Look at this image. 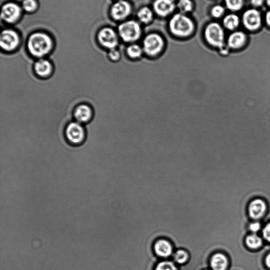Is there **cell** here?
I'll list each match as a JSON object with an SVG mask.
<instances>
[{
	"mask_svg": "<svg viewBox=\"0 0 270 270\" xmlns=\"http://www.w3.org/2000/svg\"><path fill=\"white\" fill-rule=\"evenodd\" d=\"M53 48L52 39L49 34L44 32H34L27 39V50L34 57L42 58L49 54Z\"/></svg>",
	"mask_w": 270,
	"mask_h": 270,
	"instance_id": "6da1fadb",
	"label": "cell"
},
{
	"mask_svg": "<svg viewBox=\"0 0 270 270\" xmlns=\"http://www.w3.org/2000/svg\"><path fill=\"white\" fill-rule=\"evenodd\" d=\"M170 31L179 37H187L194 31L195 24L189 16L179 13L174 14L169 22Z\"/></svg>",
	"mask_w": 270,
	"mask_h": 270,
	"instance_id": "7a4b0ae2",
	"label": "cell"
},
{
	"mask_svg": "<svg viewBox=\"0 0 270 270\" xmlns=\"http://www.w3.org/2000/svg\"><path fill=\"white\" fill-rule=\"evenodd\" d=\"M118 29L120 38L128 43L137 41L142 34L140 24L134 20H129L121 23Z\"/></svg>",
	"mask_w": 270,
	"mask_h": 270,
	"instance_id": "3957f363",
	"label": "cell"
},
{
	"mask_svg": "<svg viewBox=\"0 0 270 270\" xmlns=\"http://www.w3.org/2000/svg\"><path fill=\"white\" fill-rule=\"evenodd\" d=\"M204 36L208 43L214 47L222 49L224 46L225 32L219 23H209L205 29Z\"/></svg>",
	"mask_w": 270,
	"mask_h": 270,
	"instance_id": "277c9868",
	"label": "cell"
},
{
	"mask_svg": "<svg viewBox=\"0 0 270 270\" xmlns=\"http://www.w3.org/2000/svg\"><path fill=\"white\" fill-rule=\"evenodd\" d=\"M165 42L162 37L157 33L147 35L143 40L144 52L149 57H156L164 48Z\"/></svg>",
	"mask_w": 270,
	"mask_h": 270,
	"instance_id": "5b68a950",
	"label": "cell"
},
{
	"mask_svg": "<svg viewBox=\"0 0 270 270\" xmlns=\"http://www.w3.org/2000/svg\"><path fill=\"white\" fill-rule=\"evenodd\" d=\"M19 34L15 30L7 29L3 30L0 35V46L6 52H11L17 49L20 44Z\"/></svg>",
	"mask_w": 270,
	"mask_h": 270,
	"instance_id": "8992f818",
	"label": "cell"
},
{
	"mask_svg": "<svg viewBox=\"0 0 270 270\" xmlns=\"http://www.w3.org/2000/svg\"><path fill=\"white\" fill-rule=\"evenodd\" d=\"M22 8L14 2H7L2 7L1 19L5 23L14 24L20 19L22 14Z\"/></svg>",
	"mask_w": 270,
	"mask_h": 270,
	"instance_id": "52a82bcc",
	"label": "cell"
},
{
	"mask_svg": "<svg viewBox=\"0 0 270 270\" xmlns=\"http://www.w3.org/2000/svg\"><path fill=\"white\" fill-rule=\"evenodd\" d=\"M97 39L102 47L111 50L118 45V36L116 32L109 27L101 29L98 33Z\"/></svg>",
	"mask_w": 270,
	"mask_h": 270,
	"instance_id": "ba28073f",
	"label": "cell"
},
{
	"mask_svg": "<svg viewBox=\"0 0 270 270\" xmlns=\"http://www.w3.org/2000/svg\"><path fill=\"white\" fill-rule=\"evenodd\" d=\"M66 136L69 142L76 145L80 144L85 137V129L78 122L69 123L66 129Z\"/></svg>",
	"mask_w": 270,
	"mask_h": 270,
	"instance_id": "9c48e42d",
	"label": "cell"
},
{
	"mask_svg": "<svg viewBox=\"0 0 270 270\" xmlns=\"http://www.w3.org/2000/svg\"><path fill=\"white\" fill-rule=\"evenodd\" d=\"M132 12V5L125 0H118L111 7L110 15L116 21H122Z\"/></svg>",
	"mask_w": 270,
	"mask_h": 270,
	"instance_id": "30bf717a",
	"label": "cell"
},
{
	"mask_svg": "<svg viewBox=\"0 0 270 270\" xmlns=\"http://www.w3.org/2000/svg\"><path fill=\"white\" fill-rule=\"evenodd\" d=\"M153 249L155 255L163 259H168L174 254V246L172 242L167 239H159L155 241Z\"/></svg>",
	"mask_w": 270,
	"mask_h": 270,
	"instance_id": "8fae6325",
	"label": "cell"
},
{
	"mask_svg": "<svg viewBox=\"0 0 270 270\" xmlns=\"http://www.w3.org/2000/svg\"><path fill=\"white\" fill-rule=\"evenodd\" d=\"M242 20L245 27L251 31L257 30L262 24L260 13L255 9H251L245 12Z\"/></svg>",
	"mask_w": 270,
	"mask_h": 270,
	"instance_id": "7c38bea8",
	"label": "cell"
},
{
	"mask_svg": "<svg viewBox=\"0 0 270 270\" xmlns=\"http://www.w3.org/2000/svg\"><path fill=\"white\" fill-rule=\"evenodd\" d=\"M153 7L158 15L166 17L174 12L176 5L173 0H155Z\"/></svg>",
	"mask_w": 270,
	"mask_h": 270,
	"instance_id": "4fadbf2b",
	"label": "cell"
},
{
	"mask_svg": "<svg viewBox=\"0 0 270 270\" xmlns=\"http://www.w3.org/2000/svg\"><path fill=\"white\" fill-rule=\"evenodd\" d=\"M34 70L37 76L41 78H46L51 75L53 67L49 60L41 58L34 63Z\"/></svg>",
	"mask_w": 270,
	"mask_h": 270,
	"instance_id": "5bb4252c",
	"label": "cell"
},
{
	"mask_svg": "<svg viewBox=\"0 0 270 270\" xmlns=\"http://www.w3.org/2000/svg\"><path fill=\"white\" fill-rule=\"evenodd\" d=\"M93 114L91 108L87 105L81 104L78 106L74 111V117L77 122L85 124L89 122Z\"/></svg>",
	"mask_w": 270,
	"mask_h": 270,
	"instance_id": "9a60e30c",
	"label": "cell"
},
{
	"mask_svg": "<svg viewBox=\"0 0 270 270\" xmlns=\"http://www.w3.org/2000/svg\"><path fill=\"white\" fill-rule=\"evenodd\" d=\"M229 260L227 257L220 253L211 257L210 269L211 270H228Z\"/></svg>",
	"mask_w": 270,
	"mask_h": 270,
	"instance_id": "2e32d148",
	"label": "cell"
},
{
	"mask_svg": "<svg viewBox=\"0 0 270 270\" xmlns=\"http://www.w3.org/2000/svg\"><path fill=\"white\" fill-rule=\"evenodd\" d=\"M266 209V205L263 201L255 200L250 204L249 210L250 216L253 219H259L263 217Z\"/></svg>",
	"mask_w": 270,
	"mask_h": 270,
	"instance_id": "e0dca14e",
	"label": "cell"
},
{
	"mask_svg": "<svg viewBox=\"0 0 270 270\" xmlns=\"http://www.w3.org/2000/svg\"><path fill=\"white\" fill-rule=\"evenodd\" d=\"M246 41V35L242 32L232 33L228 39V45L230 48L238 49L242 47Z\"/></svg>",
	"mask_w": 270,
	"mask_h": 270,
	"instance_id": "ac0fdd59",
	"label": "cell"
},
{
	"mask_svg": "<svg viewBox=\"0 0 270 270\" xmlns=\"http://www.w3.org/2000/svg\"><path fill=\"white\" fill-rule=\"evenodd\" d=\"M173 258L176 265L183 266L189 262L190 255L187 250L179 249L173 254Z\"/></svg>",
	"mask_w": 270,
	"mask_h": 270,
	"instance_id": "d6986e66",
	"label": "cell"
},
{
	"mask_svg": "<svg viewBox=\"0 0 270 270\" xmlns=\"http://www.w3.org/2000/svg\"><path fill=\"white\" fill-rule=\"evenodd\" d=\"M137 15L139 20L143 23L147 24L153 20V13L148 7L144 6L141 8Z\"/></svg>",
	"mask_w": 270,
	"mask_h": 270,
	"instance_id": "ffe728a7",
	"label": "cell"
},
{
	"mask_svg": "<svg viewBox=\"0 0 270 270\" xmlns=\"http://www.w3.org/2000/svg\"><path fill=\"white\" fill-rule=\"evenodd\" d=\"M223 25L229 30H234L239 26L240 19L236 14H229L227 15L223 19Z\"/></svg>",
	"mask_w": 270,
	"mask_h": 270,
	"instance_id": "44dd1931",
	"label": "cell"
},
{
	"mask_svg": "<svg viewBox=\"0 0 270 270\" xmlns=\"http://www.w3.org/2000/svg\"><path fill=\"white\" fill-rule=\"evenodd\" d=\"M144 52L143 49L136 44H133L128 46L126 50V53L128 56L132 59H138L140 58Z\"/></svg>",
	"mask_w": 270,
	"mask_h": 270,
	"instance_id": "7402d4cb",
	"label": "cell"
},
{
	"mask_svg": "<svg viewBox=\"0 0 270 270\" xmlns=\"http://www.w3.org/2000/svg\"><path fill=\"white\" fill-rule=\"evenodd\" d=\"M21 7L26 13H33L38 10L39 3L37 0H23Z\"/></svg>",
	"mask_w": 270,
	"mask_h": 270,
	"instance_id": "603a6c76",
	"label": "cell"
},
{
	"mask_svg": "<svg viewBox=\"0 0 270 270\" xmlns=\"http://www.w3.org/2000/svg\"><path fill=\"white\" fill-rule=\"evenodd\" d=\"M155 270H180L179 266L172 261L162 260L158 263L155 268Z\"/></svg>",
	"mask_w": 270,
	"mask_h": 270,
	"instance_id": "cb8c5ba5",
	"label": "cell"
},
{
	"mask_svg": "<svg viewBox=\"0 0 270 270\" xmlns=\"http://www.w3.org/2000/svg\"><path fill=\"white\" fill-rule=\"evenodd\" d=\"M177 6L180 13L184 14L191 12L194 8L193 3L191 0H179Z\"/></svg>",
	"mask_w": 270,
	"mask_h": 270,
	"instance_id": "d4e9b609",
	"label": "cell"
},
{
	"mask_svg": "<svg viewBox=\"0 0 270 270\" xmlns=\"http://www.w3.org/2000/svg\"><path fill=\"white\" fill-rule=\"evenodd\" d=\"M247 246L252 249H257L263 244L262 239L257 235H253L248 236L246 239Z\"/></svg>",
	"mask_w": 270,
	"mask_h": 270,
	"instance_id": "484cf974",
	"label": "cell"
},
{
	"mask_svg": "<svg viewBox=\"0 0 270 270\" xmlns=\"http://www.w3.org/2000/svg\"><path fill=\"white\" fill-rule=\"evenodd\" d=\"M225 3L230 10L237 11L243 6L244 0H225Z\"/></svg>",
	"mask_w": 270,
	"mask_h": 270,
	"instance_id": "4316f807",
	"label": "cell"
},
{
	"mask_svg": "<svg viewBox=\"0 0 270 270\" xmlns=\"http://www.w3.org/2000/svg\"><path fill=\"white\" fill-rule=\"evenodd\" d=\"M225 12V9L220 5H217L211 9V14L215 18H220Z\"/></svg>",
	"mask_w": 270,
	"mask_h": 270,
	"instance_id": "83f0119b",
	"label": "cell"
},
{
	"mask_svg": "<svg viewBox=\"0 0 270 270\" xmlns=\"http://www.w3.org/2000/svg\"><path fill=\"white\" fill-rule=\"evenodd\" d=\"M108 56L111 61L116 62L120 60L121 54L119 51L115 48L109 50Z\"/></svg>",
	"mask_w": 270,
	"mask_h": 270,
	"instance_id": "f1b7e54d",
	"label": "cell"
},
{
	"mask_svg": "<svg viewBox=\"0 0 270 270\" xmlns=\"http://www.w3.org/2000/svg\"><path fill=\"white\" fill-rule=\"evenodd\" d=\"M263 235L265 239L268 241L270 242V223L264 228Z\"/></svg>",
	"mask_w": 270,
	"mask_h": 270,
	"instance_id": "f546056e",
	"label": "cell"
},
{
	"mask_svg": "<svg viewBox=\"0 0 270 270\" xmlns=\"http://www.w3.org/2000/svg\"><path fill=\"white\" fill-rule=\"evenodd\" d=\"M261 227V225L259 223H254L250 226V229L251 231L254 232H257L258 231Z\"/></svg>",
	"mask_w": 270,
	"mask_h": 270,
	"instance_id": "4dcf8cb0",
	"label": "cell"
},
{
	"mask_svg": "<svg viewBox=\"0 0 270 270\" xmlns=\"http://www.w3.org/2000/svg\"><path fill=\"white\" fill-rule=\"evenodd\" d=\"M264 0H251V3L255 6H260L262 5Z\"/></svg>",
	"mask_w": 270,
	"mask_h": 270,
	"instance_id": "1f68e13d",
	"label": "cell"
},
{
	"mask_svg": "<svg viewBox=\"0 0 270 270\" xmlns=\"http://www.w3.org/2000/svg\"><path fill=\"white\" fill-rule=\"evenodd\" d=\"M265 264L266 267L270 270V254H269L266 258L265 260Z\"/></svg>",
	"mask_w": 270,
	"mask_h": 270,
	"instance_id": "d6a6232c",
	"label": "cell"
},
{
	"mask_svg": "<svg viewBox=\"0 0 270 270\" xmlns=\"http://www.w3.org/2000/svg\"><path fill=\"white\" fill-rule=\"evenodd\" d=\"M266 21L267 24L270 26V10L268 12L266 15Z\"/></svg>",
	"mask_w": 270,
	"mask_h": 270,
	"instance_id": "836d02e7",
	"label": "cell"
},
{
	"mask_svg": "<svg viewBox=\"0 0 270 270\" xmlns=\"http://www.w3.org/2000/svg\"><path fill=\"white\" fill-rule=\"evenodd\" d=\"M268 5L270 7V0H267Z\"/></svg>",
	"mask_w": 270,
	"mask_h": 270,
	"instance_id": "e575fe53",
	"label": "cell"
},
{
	"mask_svg": "<svg viewBox=\"0 0 270 270\" xmlns=\"http://www.w3.org/2000/svg\"><path fill=\"white\" fill-rule=\"evenodd\" d=\"M173 1H174V2L176 1H179V0H173Z\"/></svg>",
	"mask_w": 270,
	"mask_h": 270,
	"instance_id": "d590c367",
	"label": "cell"
},
{
	"mask_svg": "<svg viewBox=\"0 0 270 270\" xmlns=\"http://www.w3.org/2000/svg\"><path fill=\"white\" fill-rule=\"evenodd\" d=\"M211 270L210 269H206V270Z\"/></svg>",
	"mask_w": 270,
	"mask_h": 270,
	"instance_id": "8d00e7d4",
	"label": "cell"
}]
</instances>
